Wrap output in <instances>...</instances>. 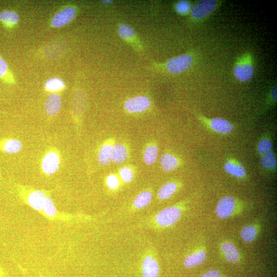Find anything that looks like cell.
I'll return each instance as SVG.
<instances>
[{
  "label": "cell",
  "mask_w": 277,
  "mask_h": 277,
  "mask_svg": "<svg viewBox=\"0 0 277 277\" xmlns=\"http://www.w3.org/2000/svg\"><path fill=\"white\" fill-rule=\"evenodd\" d=\"M201 277H222V274L217 270L212 269L206 271Z\"/></svg>",
  "instance_id": "e575fe53"
},
{
  "label": "cell",
  "mask_w": 277,
  "mask_h": 277,
  "mask_svg": "<svg viewBox=\"0 0 277 277\" xmlns=\"http://www.w3.org/2000/svg\"><path fill=\"white\" fill-rule=\"evenodd\" d=\"M42 211L49 217H53L57 214V209L52 199L47 196L44 202Z\"/></svg>",
  "instance_id": "f1b7e54d"
},
{
  "label": "cell",
  "mask_w": 277,
  "mask_h": 277,
  "mask_svg": "<svg viewBox=\"0 0 277 277\" xmlns=\"http://www.w3.org/2000/svg\"><path fill=\"white\" fill-rule=\"evenodd\" d=\"M177 184L173 182H168L163 185L159 189L158 193L161 200H166L171 197L177 190Z\"/></svg>",
  "instance_id": "484cf974"
},
{
  "label": "cell",
  "mask_w": 277,
  "mask_h": 277,
  "mask_svg": "<svg viewBox=\"0 0 277 277\" xmlns=\"http://www.w3.org/2000/svg\"><path fill=\"white\" fill-rule=\"evenodd\" d=\"M113 147L109 144H105L101 147L98 155L99 163L103 165L108 164L112 160Z\"/></svg>",
  "instance_id": "603a6c76"
},
{
  "label": "cell",
  "mask_w": 277,
  "mask_h": 277,
  "mask_svg": "<svg viewBox=\"0 0 277 277\" xmlns=\"http://www.w3.org/2000/svg\"><path fill=\"white\" fill-rule=\"evenodd\" d=\"M222 2L218 0H201L192 7L190 12V20L195 23L201 22L209 18L221 6Z\"/></svg>",
  "instance_id": "3957f363"
},
{
  "label": "cell",
  "mask_w": 277,
  "mask_h": 277,
  "mask_svg": "<svg viewBox=\"0 0 277 277\" xmlns=\"http://www.w3.org/2000/svg\"><path fill=\"white\" fill-rule=\"evenodd\" d=\"M106 184L110 189H115L118 186L119 180L115 175H109L107 178Z\"/></svg>",
  "instance_id": "836d02e7"
},
{
  "label": "cell",
  "mask_w": 277,
  "mask_h": 277,
  "mask_svg": "<svg viewBox=\"0 0 277 277\" xmlns=\"http://www.w3.org/2000/svg\"><path fill=\"white\" fill-rule=\"evenodd\" d=\"M272 142L271 137L267 133L264 134L260 138L257 146V151L261 156L272 150Z\"/></svg>",
  "instance_id": "7402d4cb"
},
{
  "label": "cell",
  "mask_w": 277,
  "mask_h": 277,
  "mask_svg": "<svg viewBox=\"0 0 277 277\" xmlns=\"http://www.w3.org/2000/svg\"><path fill=\"white\" fill-rule=\"evenodd\" d=\"M23 148L21 141L14 137H6L0 140V152L9 154L20 152Z\"/></svg>",
  "instance_id": "4fadbf2b"
},
{
  "label": "cell",
  "mask_w": 277,
  "mask_h": 277,
  "mask_svg": "<svg viewBox=\"0 0 277 277\" xmlns=\"http://www.w3.org/2000/svg\"><path fill=\"white\" fill-rule=\"evenodd\" d=\"M19 20V15L14 12L5 10L0 13V22L7 28L14 27Z\"/></svg>",
  "instance_id": "ac0fdd59"
},
{
  "label": "cell",
  "mask_w": 277,
  "mask_h": 277,
  "mask_svg": "<svg viewBox=\"0 0 277 277\" xmlns=\"http://www.w3.org/2000/svg\"><path fill=\"white\" fill-rule=\"evenodd\" d=\"M102 2L105 4H110L112 3V2L109 1V0H108V1H107V0L106 1L105 0V1H102Z\"/></svg>",
  "instance_id": "8d00e7d4"
},
{
  "label": "cell",
  "mask_w": 277,
  "mask_h": 277,
  "mask_svg": "<svg viewBox=\"0 0 277 277\" xmlns=\"http://www.w3.org/2000/svg\"><path fill=\"white\" fill-rule=\"evenodd\" d=\"M127 157V151L125 147L121 144H117L113 147L112 160L114 162L121 164L124 162Z\"/></svg>",
  "instance_id": "cb8c5ba5"
},
{
  "label": "cell",
  "mask_w": 277,
  "mask_h": 277,
  "mask_svg": "<svg viewBox=\"0 0 277 277\" xmlns=\"http://www.w3.org/2000/svg\"><path fill=\"white\" fill-rule=\"evenodd\" d=\"M255 69L254 55L251 51H246L236 58L233 68V76L239 82L245 84L254 77Z\"/></svg>",
  "instance_id": "6da1fadb"
},
{
  "label": "cell",
  "mask_w": 277,
  "mask_h": 277,
  "mask_svg": "<svg viewBox=\"0 0 277 277\" xmlns=\"http://www.w3.org/2000/svg\"><path fill=\"white\" fill-rule=\"evenodd\" d=\"M182 210L179 206H172L160 211L156 217V222L162 227L174 225L180 219Z\"/></svg>",
  "instance_id": "52a82bcc"
},
{
  "label": "cell",
  "mask_w": 277,
  "mask_h": 277,
  "mask_svg": "<svg viewBox=\"0 0 277 277\" xmlns=\"http://www.w3.org/2000/svg\"><path fill=\"white\" fill-rule=\"evenodd\" d=\"M196 56L193 52L184 53L169 59L164 64L170 74L177 75L187 71L195 64Z\"/></svg>",
  "instance_id": "277c9868"
},
{
  "label": "cell",
  "mask_w": 277,
  "mask_h": 277,
  "mask_svg": "<svg viewBox=\"0 0 277 277\" xmlns=\"http://www.w3.org/2000/svg\"><path fill=\"white\" fill-rule=\"evenodd\" d=\"M260 157V164L264 170L268 172H274L276 170V160L272 150Z\"/></svg>",
  "instance_id": "44dd1931"
},
{
  "label": "cell",
  "mask_w": 277,
  "mask_h": 277,
  "mask_svg": "<svg viewBox=\"0 0 277 277\" xmlns=\"http://www.w3.org/2000/svg\"><path fill=\"white\" fill-rule=\"evenodd\" d=\"M118 33L123 39L132 38L134 35V33L131 27L125 24H122L119 26Z\"/></svg>",
  "instance_id": "1f68e13d"
},
{
  "label": "cell",
  "mask_w": 277,
  "mask_h": 277,
  "mask_svg": "<svg viewBox=\"0 0 277 277\" xmlns=\"http://www.w3.org/2000/svg\"><path fill=\"white\" fill-rule=\"evenodd\" d=\"M62 106V99L58 93H52L47 98L45 103V111L49 117L57 115Z\"/></svg>",
  "instance_id": "5bb4252c"
},
{
  "label": "cell",
  "mask_w": 277,
  "mask_h": 277,
  "mask_svg": "<svg viewBox=\"0 0 277 277\" xmlns=\"http://www.w3.org/2000/svg\"><path fill=\"white\" fill-rule=\"evenodd\" d=\"M0 277H5L4 272L1 268H0Z\"/></svg>",
  "instance_id": "d590c367"
},
{
  "label": "cell",
  "mask_w": 277,
  "mask_h": 277,
  "mask_svg": "<svg viewBox=\"0 0 277 277\" xmlns=\"http://www.w3.org/2000/svg\"><path fill=\"white\" fill-rule=\"evenodd\" d=\"M246 207L243 201L234 196H227L218 201L215 212L219 218L226 219L242 214Z\"/></svg>",
  "instance_id": "7a4b0ae2"
},
{
  "label": "cell",
  "mask_w": 277,
  "mask_h": 277,
  "mask_svg": "<svg viewBox=\"0 0 277 277\" xmlns=\"http://www.w3.org/2000/svg\"><path fill=\"white\" fill-rule=\"evenodd\" d=\"M65 88L64 82L57 78H52L48 80L45 84V90L50 93H57L63 91Z\"/></svg>",
  "instance_id": "d4e9b609"
},
{
  "label": "cell",
  "mask_w": 277,
  "mask_h": 277,
  "mask_svg": "<svg viewBox=\"0 0 277 277\" xmlns=\"http://www.w3.org/2000/svg\"><path fill=\"white\" fill-rule=\"evenodd\" d=\"M260 231V225L258 223H253L242 228L240 232V237L243 241L252 243L258 237Z\"/></svg>",
  "instance_id": "2e32d148"
},
{
  "label": "cell",
  "mask_w": 277,
  "mask_h": 277,
  "mask_svg": "<svg viewBox=\"0 0 277 277\" xmlns=\"http://www.w3.org/2000/svg\"><path fill=\"white\" fill-rule=\"evenodd\" d=\"M160 163L162 168L166 172L173 171L180 165L179 160L174 155L170 153H166L162 156Z\"/></svg>",
  "instance_id": "d6986e66"
},
{
  "label": "cell",
  "mask_w": 277,
  "mask_h": 277,
  "mask_svg": "<svg viewBox=\"0 0 277 277\" xmlns=\"http://www.w3.org/2000/svg\"><path fill=\"white\" fill-rule=\"evenodd\" d=\"M159 150L158 147L155 145L148 147L144 154V161L148 165L154 164L158 157Z\"/></svg>",
  "instance_id": "4316f807"
},
{
  "label": "cell",
  "mask_w": 277,
  "mask_h": 277,
  "mask_svg": "<svg viewBox=\"0 0 277 277\" xmlns=\"http://www.w3.org/2000/svg\"><path fill=\"white\" fill-rule=\"evenodd\" d=\"M120 173L122 178L126 182H130L132 179L133 173L129 168H122Z\"/></svg>",
  "instance_id": "d6a6232c"
},
{
  "label": "cell",
  "mask_w": 277,
  "mask_h": 277,
  "mask_svg": "<svg viewBox=\"0 0 277 277\" xmlns=\"http://www.w3.org/2000/svg\"><path fill=\"white\" fill-rule=\"evenodd\" d=\"M277 101V88L275 85L269 90L266 100L265 105L267 108H271L276 105Z\"/></svg>",
  "instance_id": "f546056e"
},
{
  "label": "cell",
  "mask_w": 277,
  "mask_h": 277,
  "mask_svg": "<svg viewBox=\"0 0 277 277\" xmlns=\"http://www.w3.org/2000/svg\"><path fill=\"white\" fill-rule=\"evenodd\" d=\"M152 198V193L149 191H144L138 195L134 201V205L136 209H142L147 206Z\"/></svg>",
  "instance_id": "83f0119b"
},
{
  "label": "cell",
  "mask_w": 277,
  "mask_h": 277,
  "mask_svg": "<svg viewBox=\"0 0 277 277\" xmlns=\"http://www.w3.org/2000/svg\"><path fill=\"white\" fill-rule=\"evenodd\" d=\"M160 271L159 264L153 258L148 256L143 263V274L144 277H157Z\"/></svg>",
  "instance_id": "e0dca14e"
},
{
  "label": "cell",
  "mask_w": 277,
  "mask_h": 277,
  "mask_svg": "<svg viewBox=\"0 0 277 277\" xmlns=\"http://www.w3.org/2000/svg\"><path fill=\"white\" fill-rule=\"evenodd\" d=\"M76 13V9L73 7L65 8L53 17L51 21L52 26L59 28L65 26L72 21Z\"/></svg>",
  "instance_id": "ba28073f"
},
{
  "label": "cell",
  "mask_w": 277,
  "mask_h": 277,
  "mask_svg": "<svg viewBox=\"0 0 277 277\" xmlns=\"http://www.w3.org/2000/svg\"><path fill=\"white\" fill-rule=\"evenodd\" d=\"M198 120L206 128L220 134H228L234 130L233 124L229 120L220 118H208L201 114H197Z\"/></svg>",
  "instance_id": "5b68a950"
},
{
  "label": "cell",
  "mask_w": 277,
  "mask_h": 277,
  "mask_svg": "<svg viewBox=\"0 0 277 277\" xmlns=\"http://www.w3.org/2000/svg\"><path fill=\"white\" fill-rule=\"evenodd\" d=\"M206 258V250L203 247H199L185 258L184 265L186 268H193L204 263Z\"/></svg>",
  "instance_id": "9a60e30c"
},
{
  "label": "cell",
  "mask_w": 277,
  "mask_h": 277,
  "mask_svg": "<svg viewBox=\"0 0 277 277\" xmlns=\"http://www.w3.org/2000/svg\"><path fill=\"white\" fill-rule=\"evenodd\" d=\"M151 101L144 96L130 98L125 103V108L130 113H141L147 110L150 106Z\"/></svg>",
  "instance_id": "30bf717a"
},
{
  "label": "cell",
  "mask_w": 277,
  "mask_h": 277,
  "mask_svg": "<svg viewBox=\"0 0 277 277\" xmlns=\"http://www.w3.org/2000/svg\"><path fill=\"white\" fill-rule=\"evenodd\" d=\"M221 253L226 260L232 263L239 262L241 259V254L236 246L231 241L225 240L219 246Z\"/></svg>",
  "instance_id": "8fae6325"
},
{
  "label": "cell",
  "mask_w": 277,
  "mask_h": 277,
  "mask_svg": "<svg viewBox=\"0 0 277 277\" xmlns=\"http://www.w3.org/2000/svg\"><path fill=\"white\" fill-rule=\"evenodd\" d=\"M47 195L42 190L35 189L30 191L26 197L27 204L38 212L43 210V205Z\"/></svg>",
  "instance_id": "7c38bea8"
},
{
  "label": "cell",
  "mask_w": 277,
  "mask_h": 277,
  "mask_svg": "<svg viewBox=\"0 0 277 277\" xmlns=\"http://www.w3.org/2000/svg\"><path fill=\"white\" fill-rule=\"evenodd\" d=\"M61 155L56 148H50L45 152L41 162L43 173L50 176L56 173L61 164Z\"/></svg>",
  "instance_id": "8992f818"
},
{
  "label": "cell",
  "mask_w": 277,
  "mask_h": 277,
  "mask_svg": "<svg viewBox=\"0 0 277 277\" xmlns=\"http://www.w3.org/2000/svg\"><path fill=\"white\" fill-rule=\"evenodd\" d=\"M226 172L238 179H245L247 176V171L241 162L235 158H230L224 164Z\"/></svg>",
  "instance_id": "9c48e42d"
},
{
  "label": "cell",
  "mask_w": 277,
  "mask_h": 277,
  "mask_svg": "<svg viewBox=\"0 0 277 277\" xmlns=\"http://www.w3.org/2000/svg\"><path fill=\"white\" fill-rule=\"evenodd\" d=\"M0 79L9 85H14L16 83L7 63L1 56H0Z\"/></svg>",
  "instance_id": "ffe728a7"
},
{
  "label": "cell",
  "mask_w": 277,
  "mask_h": 277,
  "mask_svg": "<svg viewBox=\"0 0 277 277\" xmlns=\"http://www.w3.org/2000/svg\"><path fill=\"white\" fill-rule=\"evenodd\" d=\"M191 8V4L188 1H180L178 2L175 6L176 12L181 15L190 14Z\"/></svg>",
  "instance_id": "4dcf8cb0"
}]
</instances>
